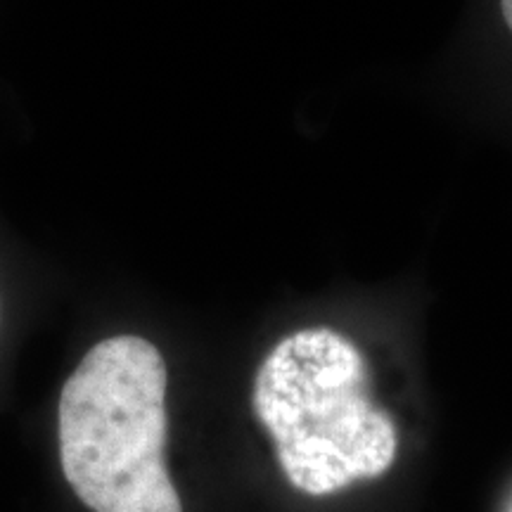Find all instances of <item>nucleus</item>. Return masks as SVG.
<instances>
[{
    "mask_svg": "<svg viewBox=\"0 0 512 512\" xmlns=\"http://www.w3.org/2000/svg\"><path fill=\"white\" fill-rule=\"evenodd\" d=\"M252 408L302 494L330 496L382 477L399 453V430L375 401L366 356L332 328L280 339L256 370Z\"/></svg>",
    "mask_w": 512,
    "mask_h": 512,
    "instance_id": "nucleus-1",
    "label": "nucleus"
},
{
    "mask_svg": "<svg viewBox=\"0 0 512 512\" xmlns=\"http://www.w3.org/2000/svg\"><path fill=\"white\" fill-rule=\"evenodd\" d=\"M60 463L93 512H183L166 448V366L136 335L102 339L60 394Z\"/></svg>",
    "mask_w": 512,
    "mask_h": 512,
    "instance_id": "nucleus-2",
    "label": "nucleus"
},
{
    "mask_svg": "<svg viewBox=\"0 0 512 512\" xmlns=\"http://www.w3.org/2000/svg\"><path fill=\"white\" fill-rule=\"evenodd\" d=\"M501 15L508 31L512 34V0H501Z\"/></svg>",
    "mask_w": 512,
    "mask_h": 512,
    "instance_id": "nucleus-3",
    "label": "nucleus"
}]
</instances>
